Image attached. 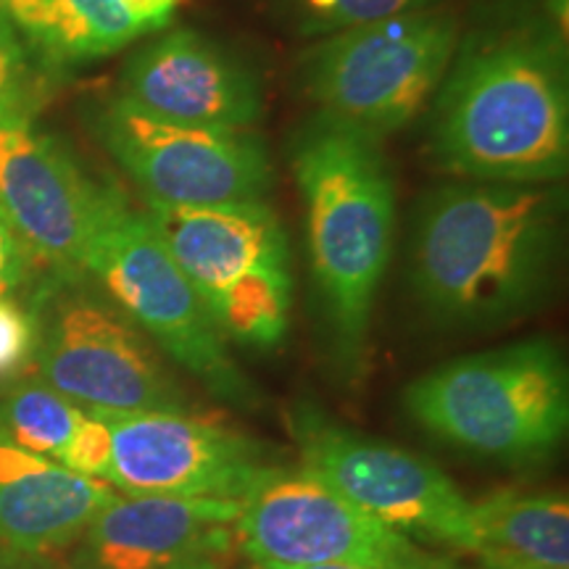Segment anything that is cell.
<instances>
[{
    "label": "cell",
    "mask_w": 569,
    "mask_h": 569,
    "mask_svg": "<svg viewBox=\"0 0 569 569\" xmlns=\"http://www.w3.org/2000/svg\"><path fill=\"white\" fill-rule=\"evenodd\" d=\"M427 119V153L438 172L561 182L569 167L567 34L540 13H507L461 32Z\"/></svg>",
    "instance_id": "6da1fadb"
},
{
    "label": "cell",
    "mask_w": 569,
    "mask_h": 569,
    "mask_svg": "<svg viewBox=\"0 0 569 569\" xmlns=\"http://www.w3.org/2000/svg\"><path fill=\"white\" fill-rule=\"evenodd\" d=\"M559 182L453 180L419 206L411 282L448 327L515 322L549 293L561 248Z\"/></svg>",
    "instance_id": "7a4b0ae2"
},
{
    "label": "cell",
    "mask_w": 569,
    "mask_h": 569,
    "mask_svg": "<svg viewBox=\"0 0 569 569\" xmlns=\"http://www.w3.org/2000/svg\"><path fill=\"white\" fill-rule=\"evenodd\" d=\"M315 282L340 359L365 351L396 227V184L380 140L317 117L293 140Z\"/></svg>",
    "instance_id": "3957f363"
},
{
    "label": "cell",
    "mask_w": 569,
    "mask_h": 569,
    "mask_svg": "<svg viewBox=\"0 0 569 569\" xmlns=\"http://www.w3.org/2000/svg\"><path fill=\"white\" fill-rule=\"evenodd\" d=\"M407 411L446 443L493 459H538L569 425L565 356L549 340L461 356L411 382Z\"/></svg>",
    "instance_id": "277c9868"
},
{
    "label": "cell",
    "mask_w": 569,
    "mask_h": 569,
    "mask_svg": "<svg viewBox=\"0 0 569 569\" xmlns=\"http://www.w3.org/2000/svg\"><path fill=\"white\" fill-rule=\"evenodd\" d=\"M146 217L188 274L224 340L272 351L288 338L293 269L284 227L264 201L148 203Z\"/></svg>",
    "instance_id": "5b68a950"
},
{
    "label": "cell",
    "mask_w": 569,
    "mask_h": 569,
    "mask_svg": "<svg viewBox=\"0 0 569 569\" xmlns=\"http://www.w3.org/2000/svg\"><path fill=\"white\" fill-rule=\"evenodd\" d=\"M446 6L317 38L301 56V84L317 117L386 140L422 117L459 46Z\"/></svg>",
    "instance_id": "8992f818"
},
{
    "label": "cell",
    "mask_w": 569,
    "mask_h": 569,
    "mask_svg": "<svg viewBox=\"0 0 569 569\" xmlns=\"http://www.w3.org/2000/svg\"><path fill=\"white\" fill-rule=\"evenodd\" d=\"M82 269L96 274L119 309L177 365L201 380L211 396L234 407L259 403V393L234 365L224 336L188 274L146 211H134L119 190H111L82 256Z\"/></svg>",
    "instance_id": "52a82bcc"
},
{
    "label": "cell",
    "mask_w": 569,
    "mask_h": 569,
    "mask_svg": "<svg viewBox=\"0 0 569 569\" xmlns=\"http://www.w3.org/2000/svg\"><path fill=\"white\" fill-rule=\"evenodd\" d=\"M92 132L148 203L264 201L274 163L253 130L184 124L113 92L92 106Z\"/></svg>",
    "instance_id": "ba28073f"
},
{
    "label": "cell",
    "mask_w": 569,
    "mask_h": 569,
    "mask_svg": "<svg viewBox=\"0 0 569 569\" xmlns=\"http://www.w3.org/2000/svg\"><path fill=\"white\" fill-rule=\"evenodd\" d=\"M234 540L259 565H353L367 569H459L353 507L322 478L264 469L240 501Z\"/></svg>",
    "instance_id": "9c48e42d"
},
{
    "label": "cell",
    "mask_w": 569,
    "mask_h": 569,
    "mask_svg": "<svg viewBox=\"0 0 569 569\" xmlns=\"http://www.w3.org/2000/svg\"><path fill=\"white\" fill-rule=\"evenodd\" d=\"M298 446L306 472L386 528L469 551L472 503L427 459L309 415L298 422Z\"/></svg>",
    "instance_id": "30bf717a"
},
{
    "label": "cell",
    "mask_w": 569,
    "mask_h": 569,
    "mask_svg": "<svg viewBox=\"0 0 569 569\" xmlns=\"http://www.w3.org/2000/svg\"><path fill=\"white\" fill-rule=\"evenodd\" d=\"M42 382L71 403L101 411H184L153 346L122 309L88 296L53 303L38 351Z\"/></svg>",
    "instance_id": "8fae6325"
},
{
    "label": "cell",
    "mask_w": 569,
    "mask_h": 569,
    "mask_svg": "<svg viewBox=\"0 0 569 569\" xmlns=\"http://www.w3.org/2000/svg\"><path fill=\"white\" fill-rule=\"evenodd\" d=\"M92 411L109 425L117 493L243 501L267 469L253 440L184 411Z\"/></svg>",
    "instance_id": "7c38bea8"
},
{
    "label": "cell",
    "mask_w": 569,
    "mask_h": 569,
    "mask_svg": "<svg viewBox=\"0 0 569 569\" xmlns=\"http://www.w3.org/2000/svg\"><path fill=\"white\" fill-rule=\"evenodd\" d=\"M111 190L32 119L0 122V211L42 259L82 267Z\"/></svg>",
    "instance_id": "4fadbf2b"
},
{
    "label": "cell",
    "mask_w": 569,
    "mask_h": 569,
    "mask_svg": "<svg viewBox=\"0 0 569 569\" xmlns=\"http://www.w3.org/2000/svg\"><path fill=\"white\" fill-rule=\"evenodd\" d=\"M119 96L184 124L251 130L264 113V84L246 59L196 30L159 32L119 74Z\"/></svg>",
    "instance_id": "5bb4252c"
},
{
    "label": "cell",
    "mask_w": 569,
    "mask_h": 569,
    "mask_svg": "<svg viewBox=\"0 0 569 569\" xmlns=\"http://www.w3.org/2000/svg\"><path fill=\"white\" fill-rule=\"evenodd\" d=\"M240 501L119 496L82 532L80 569H222Z\"/></svg>",
    "instance_id": "9a60e30c"
},
{
    "label": "cell",
    "mask_w": 569,
    "mask_h": 569,
    "mask_svg": "<svg viewBox=\"0 0 569 569\" xmlns=\"http://www.w3.org/2000/svg\"><path fill=\"white\" fill-rule=\"evenodd\" d=\"M117 498L111 486L27 451L0 427V549H63Z\"/></svg>",
    "instance_id": "2e32d148"
},
{
    "label": "cell",
    "mask_w": 569,
    "mask_h": 569,
    "mask_svg": "<svg viewBox=\"0 0 569 569\" xmlns=\"http://www.w3.org/2000/svg\"><path fill=\"white\" fill-rule=\"evenodd\" d=\"M469 551L486 559L488 567L567 569V496L498 493L472 503Z\"/></svg>",
    "instance_id": "e0dca14e"
},
{
    "label": "cell",
    "mask_w": 569,
    "mask_h": 569,
    "mask_svg": "<svg viewBox=\"0 0 569 569\" xmlns=\"http://www.w3.org/2000/svg\"><path fill=\"white\" fill-rule=\"evenodd\" d=\"M142 32L124 0H46L38 42L56 61H92L140 40Z\"/></svg>",
    "instance_id": "ac0fdd59"
},
{
    "label": "cell",
    "mask_w": 569,
    "mask_h": 569,
    "mask_svg": "<svg viewBox=\"0 0 569 569\" xmlns=\"http://www.w3.org/2000/svg\"><path fill=\"white\" fill-rule=\"evenodd\" d=\"M84 411L48 382H21L0 403V427L13 443L40 457H59Z\"/></svg>",
    "instance_id": "d6986e66"
},
{
    "label": "cell",
    "mask_w": 569,
    "mask_h": 569,
    "mask_svg": "<svg viewBox=\"0 0 569 569\" xmlns=\"http://www.w3.org/2000/svg\"><path fill=\"white\" fill-rule=\"evenodd\" d=\"M443 6V0H277L284 24L306 40Z\"/></svg>",
    "instance_id": "ffe728a7"
},
{
    "label": "cell",
    "mask_w": 569,
    "mask_h": 569,
    "mask_svg": "<svg viewBox=\"0 0 569 569\" xmlns=\"http://www.w3.org/2000/svg\"><path fill=\"white\" fill-rule=\"evenodd\" d=\"M38 90L40 82L24 46V34L0 13V122L32 119Z\"/></svg>",
    "instance_id": "44dd1931"
},
{
    "label": "cell",
    "mask_w": 569,
    "mask_h": 569,
    "mask_svg": "<svg viewBox=\"0 0 569 569\" xmlns=\"http://www.w3.org/2000/svg\"><path fill=\"white\" fill-rule=\"evenodd\" d=\"M111 457V436L109 425L103 422V417L98 411L90 409V415L77 425L74 436L69 438V443L61 448V453L56 457L59 465H63L71 472H80L84 478L106 480V469H109Z\"/></svg>",
    "instance_id": "7402d4cb"
},
{
    "label": "cell",
    "mask_w": 569,
    "mask_h": 569,
    "mask_svg": "<svg viewBox=\"0 0 569 569\" xmlns=\"http://www.w3.org/2000/svg\"><path fill=\"white\" fill-rule=\"evenodd\" d=\"M38 351V325L21 306L0 298V377L19 372Z\"/></svg>",
    "instance_id": "603a6c76"
},
{
    "label": "cell",
    "mask_w": 569,
    "mask_h": 569,
    "mask_svg": "<svg viewBox=\"0 0 569 569\" xmlns=\"http://www.w3.org/2000/svg\"><path fill=\"white\" fill-rule=\"evenodd\" d=\"M27 251L24 240L13 230L3 211H0V298H6L21 282L27 272Z\"/></svg>",
    "instance_id": "cb8c5ba5"
},
{
    "label": "cell",
    "mask_w": 569,
    "mask_h": 569,
    "mask_svg": "<svg viewBox=\"0 0 569 569\" xmlns=\"http://www.w3.org/2000/svg\"><path fill=\"white\" fill-rule=\"evenodd\" d=\"M0 13L38 46L46 27V0H0Z\"/></svg>",
    "instance_id": "d4e9b609"
},
{
    "label": "cell",
    "mask_w": 569,
    "mask_h": 569,
    "mask_svg": "<svg viewBox=\"0 0 569 569\" xmlns=\"http://www.w3.org/2000/svg\"><path fill=\"white\" fill-rule=\"evenodd\" d=\"M259 569H367L353 565H301V567H284V565H259Z\"/></svg>",
    "instance_id": "484cf974"
},
{
    "label": "cell",
    "mask_w": 569,
    "mask_h": 569,
    "mask_svg": "<svg viewBox=\"0 0 569 569\" xmlns=\"http://www.w3.org/2000/svg\"><path fill=\"white\" fill-rule=\"evenodd\" d=\"M486 569H515V567H486Z\"/></svg>",
    "instance_id": "4316f807"
}]
</instances>
